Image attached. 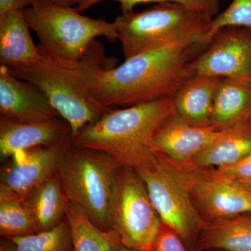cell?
Wrapping results in <instances>:
<instances>
[{
  "label": "cell",
  "instance_id": "cell-33",
  "mask_svg": "<svg viewBox=\"0 0 251 251\" xmlns=\"http://www.w3.org/2000/svg\"></svg>",
  "mask_w": 251,
  "mask_h": 251
},
{
  "label": "cell",
  "instance_id": "cell-12",
  "mask_svg": "<svg viewBox=\"0 0 251 251\" xmlns=\"http://www.w3.org/2000/svg\"><path fill=\"white\" fill-rule=\"evenodd\" d=\"M222 130L214 126L193 125L173 110L157 128L153 145L161 156L172 161L186 163L215 141Z\"/></svg>",
  "mask_w": 251,
  "mask_h": 251
},
{
  "label": "cell",
  "instance_id": "cell-6",
  "mask_svg": "<svg viewBox=\"0 0 251 251\" xmlns=\"http://www.w3.org/2000/svg\"><path fill=\"white\" fill-rule=\"evenodd\" d=\"M9 69L45 94L59 116L69 124L72 138L112 109L94 98L72 71L44 57L39 62Z\"/></svg>",
  "mask_w": 251,
  "mask_h": 251
},
{
  "label": "cell",
  "instance_id": "cell-9",
  "mask_svg": "<svg viewBox=\"0 0 251 251\" xmlns=\"http://www.w3.org/2000/svg\"><path fill=\"white\" fill-rule=\"evenodd\" d=\"M163 158L188 190L202 216L214 221L251 213V191L244 185L216 176L210 168Z\"/></svg>",
  "mask_w": 251,
  "mask_h": 251
},
{
  "label": "cell",
  "instance_id": "cell-13",
  "mask_svg": "<svg viewBox=\"0 0 251 251\" xmlns=\"http://www.w3.org/2000/svg\"><path fill=\"white\" fill-rule=\"evenodd\" d=\"M0 114L1 117L23 122H50L61 117L38 87L4 66H0Z\"/></svg>",
  "mask_w": 251,
  "mask_h": 251
},
{
  "label": "cell",
  "instance_id": "cell-2",
  "mask_svg": "<svg viewBox=\"0 0 251 251\" xmlns=\"http://www.w3.org/2000/svg\"><path fill=\"white\" fill-rule=\"evenodd\" d=\"M173 110L172 99L112 108L82 128L72 143L105 153L120 168L149 169L158 159L155 132Z\"/></svg>",
  "mask_w": 251,
  "mask_h": 251
},
{
  "label": "cell",
  "instance_id": "cell-26",
  "mask_svg": "<svg viewBox=\"0 0 251 251\" xmlns=\"http://www.w3.org/2000/svg\"><path fill=\"white\" fill-rule=\"evenodd\" d=\"M213 174L222 179L231 181H246L251 179V153L229 166L211 169Z\"/></svg>",
  "mask_w": 251,
  "mask_h": 251
},
{
  "label": "cell",
  "instance_id": "cell-20",
  "mask_svg": "<svg viewBox=\"0 0 251 251\" xmlns=\"http://www.w3.org/2000/svg\"><path fill=\"white\" fill-rule=\"evenodd\" d=\"M23 201L40 232L53 228L65 219L67 200L57 173Z\"/></svg>",
  "mask_w": 251,
  "mask_h": 251
},
{
  "label": "cell",
  "instance_id": "cell-28",
  "mask_svg": "<svg viewBox=\"0 0 251 251\" xmlns=\"http://www.w3.org/2000/svg\"><path fill=\"white\" fill-rule=\"evenodd\" d=\"M35 0H0V14L9 11H24Z\"/></svg>",
  "mask_w": 251,
  "mask_h": 251
},
{
  "label": "cell",
  "instance_id": "cell-7",
  "mask_svg": "<svg viewBox=\"0 0 251 251\" xmlns=\"http://www.w3.org/2000/svg\"><path fill=\"white\" fill-rule=\"evenodd\" d=\"M161 224L139 175L122 168L112 209V230L122 245L134 251H151Z\"/></svg>",
  "mask_w": 251,
  "mask_h": 251
},
{
  "label": "cell",
  "instance_id": "cell-16",
  "mask_svg": "<svg viewBox=\"0 0 251 251\" xmlns=\"http://www.w3.org/2000/svg\"><path fill=\"white\" fill-rule=\"evenodd\" d=\"M251 153V114L228 128L193 158L191 163L203 168L233 164Z\"/></svg>",
  "mask_w": 251,
  "mask_h": 251
},
{
  "label": "cell",
  "instance_id": "cell-17",
  "mask_svg": "<svg viewBox=\"0 0 251 251\" xmlns=\"http://www.w3.org/2000/svg\"><path fill=\"white\" fill-rule=\"evenodd\" d=\"M251 114V81L232 77L220 79L213 99L211 124L228 128Z\"/></svg>",
  "mask_w": 251,
  "mask_h": 251
},
{
  "label": "cell",
  "instance_id": "cell-15",
  "mask_svg": "<svg viewBox=\"0 0 251 251\" xmlns=\"http://www.w3.org/2000/svg\"><path fill=\"white\" fill-rule=\"evenodd\" d=\"M29 29L23 11L14 10L0 14V66L11 68L41 60Z\"/></svg>",
  "mask_w": 251,
  "mask_h": 251
},
{
  "label": "cell",
  "instance_id": "cell-10",
  "mask_svg": "<svg viewBox=\"0 0 251 251\" xmlns=\"http://www.w3.org/2000/svg\"><path fill=\"white\" fill-rule=\"evenodd\" d=\"M72 143V135H68L52 145L14 153L1 168L0 195L25 201L57 173L63 156Z\"/></svg>",
  "mask_w": 251,
  "mask_h": 251
},
{
  "label": "cell",
  "instance_id": "cell-1",
  "mask_svg": "<svg viewBox=\"0 0 251 251\" xmlns=\"http://www.w3.org/2000/svg\"><path fill=\"white\" fill-rule=\"evenodd\" d=\"M209 42L190 41L153 50L126 59L118 67L115 60H105L103 50H93L71 71L108 108L173 99L194 76V63Z\"/></svg>",
  "mask_w": 251,
  "mask_h": 251
},
{
  "label": "cell",
  "instance_id": "cell-5",
  "mask_svg": "<svg viewBox=\"0 0 251 251\" xmlns=\"http://www.w3.org/2000/svg\"><path fill=\"white\" fill-rule=\"evenodd\" d=\"M122 168L105 153L71 144L58 175L66 200L97 227L112 230V209Z\"/></svg>",
  "mask_w": 251,
  "mask_h": 251
},
{
  "label": "cell",
  "instance_id": "cell-14",
  "mask_svg": "<svg viewBox=\"0 0 251 251\" xmlns=\"http://www.w3.org/2000/svg\"><path fill=\"white\" fill-rule=\"evenodd\" d=\"M68 135L72 130L63 119L23 122L0 117V158L6 161L18 151L48 146Z\"/></svg>",
  "mask_w": 251,
  "mask_h": 251
},
{
  "label": "cell",
  "instance_id": "cell-18",
  "mask_svg": "<svg viewBox=\"0 0 251 251\" xmlns=\"http://www.w3.org/2000/svg\"><path fill=\"white\" fill-rule=\"evenodd\" d=\"M220 77L195 75L175 94L173 108L185 120L199 126L211 124L213 99Z\"/></svg>",
  "mask_w": 251,
  "mask_h": 251
},
{
  "label": "cell",
  "instance_id": "cell-30",
  "mask_svg": "<svg viewBox=\"0 0 251 251\" xmlns=\"http://www.w3.org/2000/svg\"><path fill=\"white\" fill-rule=\"evenodd\" d=\"M0 251H14V244H13L11 247H9V245H6V244H1Z\"/></svg>",
  "mask_w": 251,
  "mask_h": 251
},
{
  "label": "cell",
  "instance_id": "cell-11",
  "mask_svg": "<svg viewBox=\"0 0 251 251\" xmlns=\"http://www.w3.org/2000/svg\"><path fill=\"white\" fill-rule=\"evenodd\" d=\"M195 75L251 81V29H219L194 63Z\"/></svg>",
  "mask_w": 251,
  "mask_h": 251
},
{
  "label": "cell",
  "instance_id": "cell-8",
  "mask_svg": "<svg viewBox=\"0 0 251 251\" xmlns=\"http://www.w3.org/2000/svg\"><path fill=\"white\" fill-rule=\"evenodd\" d=\"M136 172L163 224L174 229L184 240H189L198 231L205 228L208 223L163 156L158 153L153 168Z\"/></svg>",
  "mask_w": 251,
  "mask_h": 251
},
{
  "label": "cell",
  "instance_id": "cell-22",
  "mask_svg": "<svg viewBox=\"0 0 251 251\" xmlns=\"http://www.w3.org/2000/svg\"><path fill=\"white\" fill-rule=\"evenodd\" d=\"M40 232L23 200L0 195V234L9 238Z\"/></svg>",
  "mask_w": 251,
  "mask_h": 251
},
{
  "label": "cell",
  "instance_id": "cell-24",
  "mask_svg": "<svg viewBox=\"0 0 251 251\" xmlns=\"http://www.w3.org/2000/svg\"><path fill=\"white\" fill-rule=\"evenodd\" d=\"M229 26L251 29V0H233L227 9L214 16L206 36L208 40L219 29Z\"/></svg>",
  "mask_w": 251,
  "mask_h": 251
},
{
  "label": "cell",
  "instance_id": "cell-23",
  "mask_svg": "<svg viewBox=\"0 0 251 251\" xmlns=\"http://www.w3.org/2000/svg\"><path fill=\"white\" fill-rule=\"evenodd\" d=\"M9 239L14 244V251H74L66 217L53 228Z\"/></svg>",
  "mask_w": 251,
  "mask_h": 251
},
{
  "label": "cell",
  "instance_id": "cell-4",
  "mask_svg": "<svg viewBox=\"0 0 251 251\" xmlns=\"http://www.w3.org/2000/svg\"><path fill=\"white\" fill-rule=\"evenodd\" d=\"M214 16L178 3H160L145 11L125 13L114 22L125 60L181 43L208 40Z\"/></svg>",
  "mask_w": 251,
  "mask_h": 251
},
{
  "label": "cell",
  "instance_id": "cell-25",
  "mask_svg": "<svg viewBox=\"0 0 251 251\" xmlns=\"http://www.w3.org/2000/svg\"><path fill=\"white\" fill-rule=\"evenodd\" d=\"M109 0H87L76 7L77 11H84L92 7L95 4L102 1ZM117 1L120 4V9L122 14L134 11V8L137 5L146 4V3H166L173 2L184 5L191 9L198 10L216 16L219 11V0H112Z\"/></svg>",
  "mask_w": 251,
  "mask_h": 251
},
{
  "label": "cell",
  "instance_id": "cell-19",
  "mask_svg": "<svg viewBox=\"0 0 251 251\" xmlns=\"http://www.w3.org/2000/svg\"><path fill=\"white\" fill-rule=\"evenodd\" d=\"M202 231L200 245L203 249L251 251V216L214 220Z\"/></svg>",
  "mask_w": 251,
  "mask_h": 251
},
{
  "label": "cell",
  "instance_id": "cell-29",
  "mask_svg": "<svg viewBox=\"0 0 251 251\" xmlns=\"http://www.w3.org/2000/svg\"><path fill=\"white\" fill-rule=\"evenodd\" d=\"M35 1L49 3V4L57 5V6L73 7L75 5L79 6V5L83 3L84 1H87V0H35Z\"/></svg>",
  "mask_w": 251,
  "mask_h": 251
},
{
  "label": "cell",
  "instance_id": "cell-3",
  "mask_svg": "<svg viewBox=\"0 0 251 251\" xmlns=\"http://www.w3.org/2000/svg\"><path fill=\"white\" fill-rule=\"evenodd\" d=\"M23 14L39 38L41 57L70 70L84 60L97 38L117 40L114 21L83 16L76 8L35 1Z\"/></svg>",
  "mask_w": 251,
  "mask_h": 251
},
{
  "label": "cell",
  "instance_id": "cell-32",
  "mask_svg": "<svg viewBox=\"0 0 251 251\" xmlns=\"http://www.w3.org/2000/svg\"><path fill=\"white\" fill-rule=\"evenodd\" d=\"M118 251H134L133 250H131V249H128V248L124 247V246H122L121 248H120V249H119Z\"/></svg>",
  "mask_w": 251,
  "mask_h": 251
},
{
  "label": "cell",
  "instance_id": "cell-31",
  "mask_svg": "<svg viewBox=\"0 0 251 251\" xmlns=\"http://www.w3.org/2000/svg\"><path fill=\"white\" fill-rule=\"evenodd\" d=\"M240 184L244 185L245 187L249 188L251 191V179L249 180H246V181H240Z\"/></svg>",
  "mask_w": 251,
  "mask_h": 251
},
{
  "label": "cell",
  "instance_id": "cell-27",
  "mask_svg": "<svg viewBox=\"0 0 251 251\" xmlns=\"http://www.w3.org/2000/svg\"><path fill=\"white\" fill-rule=\"evenodd\" d=\"M179 234L161 222L151 251H188Z\"/></svg>",
  "mask_w": 251,
  "mask_h": 251
},
{
  "label": "cell",
  "instance_id": "cell-21",
  "mask_svg": "<svg viewBox=\"0 0 251 251\" xmlns=\"http://www.w3.org/2000/svg\"><path fill=\"white\" fill-rule=\"evenodd\" d=\"M66 219L70 227L74 251H118L123 246L114 231L102 230L83 211L67 201Z\"/></svg>",
  "mask_w": 251,
  "mask_h": 251
}]
</instances>
